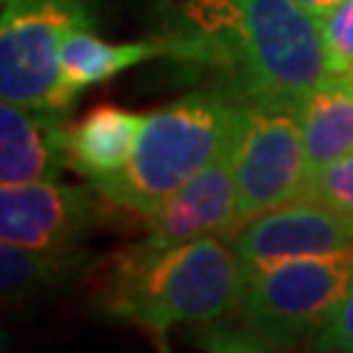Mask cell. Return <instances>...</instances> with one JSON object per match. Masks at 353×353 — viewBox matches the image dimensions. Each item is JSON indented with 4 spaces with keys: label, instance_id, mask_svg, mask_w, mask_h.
I'll return each instance as SVG.
<instances>
[{
    "label": "cell",
    "instance_id": "cell-1",
    "mask_svg": "<svg viewBox=\"0 0 353 353\" xmlns=\"http://www.w3.org/2000/svg\"><path fill=\"white\" fill-rule=\"evenodd\" d=\"M163 58L241 105L301 110L330 76L316 16L293 0H160Z\"/></svg>",
    "mask_w": 353,
    "mask_h": 353
},
{
    "label": "cell",
    "instance_id": "cell-2",
    "mask_svg": "<svg viewBox=\"0 0 353 353\" xmlns=\"http://www.w3.org/2000/svg\"><path fill=\"white\" fill-rule=\"evenodd\" d=\"M243 272L225 239L189 241L170 249L134 243L105 265L97 303L113 319L165 343L176 325H199L236 312Z\"/></svg>",
    "mask_w": 353,
    "mask_h": 353
},
{
    "label": "cell",
    "instance_id": "cell-3",
    "mask_svg": "<svg viewBox=\"0 0 353 353\" xmlns=\"http://www.w3.org/2000/svg\"><path fill=\"white\" fill-rule=\"evenodd\" d=\"M243 108L212 87L178 97L147 115L126 168L92 189L105 202L147 220L186 181L230 152Z\"/></svg>",
    "mask_w": 353,
    "mask_h": 353
},
{
    "label": "cell",
    "instance_id": "cell-4",
    "mask_svg": "<svg viewBox=\"0 0 353 353\" xmlns=\"http://www.w3.org/2000/svg\"><path fill=\"white\" fill-rule=\"evenodd\" d=\"M353 285V249L290 256L243 278L236 312L256 343L288 345L319 332Z\"/></svg>",
    "mask_w": 353,
    "mask_h": 353
},
{
    "label": "cell",
    "instance_id": "cell-5",
    "mask_svg": "<svg viewBox=\"0 0 353 353\" xmlns=\"http://www.w3.org/2000/svg\"><path fill=\"white\" fill-rule=\"evenodd\" d=\"M76 26H92L87 0H3V102H16L37 110H55L61 50L65 34Z\"/></svg>",
    "mask_w": 353,
    "mask_h": 353
},
{
    "label": "cell",
    "instance_id": "cell-6",
    "mask_svg": "<svg viewBox=\"0 0 353 353\" xmlns=\"http://www.w3.org/2000/svg\"><path fill=\"white\" fill-rule=\"evenodd\" d=\"M230 163L241 223L303 199L309 189V163L299 110L246 105L230 144Z\"/></svg>",
    "mask_w": 353,
    "mask_h": 353
},
{
    "label": "cell",
    "instance_id": "cell-7",
    "mask_svg": "<svg viewBox=\"0 0 353 353\" xmlns=\"http://www.w3.org/2000/svg\"><path fill=\"white\" fill-rule=\"evenodd\" d=\"M97 191L55 181L6 183L0 189V239L32 252L79 259L97 223Z\"/></svg>",
    "mask_w": 353,
    "mask_h": 353
},
{
    "label": "cell",
    "instance_id": "cell-8",
    "mask_svg": "<svg viewBox=\"0 0 353 353\" xmlns=\"http://www.w3.org/2000/svg\"><path fill=\"white\" fill-rule=\"evenodd\" d=\"M230 243L246 278L259 267L290 256L353 249V217L303 196L241 223Z\"/></svg>",
    "mask_w": 353,
    "mask_h": 353
},
{
    "label": "cell",
    "instance_id": "cell-9",
    "mask_svg": "<svg viewBox=\"0 0 353 353\" xmlns=\"http://www.w3.org/2000/svg\"><path fill=\"white\" fill-rule=\"evenodd\" d=\"M239 228V194L230 152H225L147 217V233L139 243L147 249H170L202 239L233 241Z\"/></svg>",
    "mask_w": 353,
    "mask_h": 353
},
{
    "label": "cell",
    "instance_id": "cell-10",
    "mask_svg": "<svg viewBox=\"0 0 353 353\" xmlns=\"http://www.w3.org/2000/svg\"><path fill=\"white\" fill-rule=\"evenodd\" d=\"M63 113L3 102L0 108V181H55L65 168Z\"/></svg>",
    "mask_w": 353,
    "mask_h": 353
},
{
    "label": "cell",
    "instance_id": "cell-11",
    "mask_svg": "<svg viewBox=\"0 0 353 353\" xmlns=\"http://www.w3.org/2000/svg\"><path fill=\"white\" fill-rule=\"evenodd\" d=\"M147 115L118 105H94L84 118L65 126V168L87 178L89 186L113 178L131 160Z\"/></svg>",
    "mask_w": 353,
    "mask_h": 353
},
{
    "label": "cell",
    "instance_id": "cell-12",
    "mask_svg": "<svg viewBox=\"0 0 353 353\" xmlns=\"http://www.w3.org/2000/svg\"><path fill=\"white\" fill-rule=\"evenodd\" d=\"M160 55H165V50L157 37L115 45L92 34L89 26H76L65 34L63 50H61V79L55 89V110L65 113L79 92L102 84L131 65H139Z\"/></svg>",
    "mask_w": 353,
    "mask_h": 353
},
{
    "label": "cell",
    "instance_id": "cell-13",
    "mask_svg": "<svg viewBox=\"0 0 353 353\" xmlns=\"http://www.w3.org/2000/svg\"><path fill=\"white\" fill-rule=\"evenodd\" d=\"M303 150L309 176L325 165L353 152V79L351 74H330L303 100L301 110Z\"/></svg>",
    "mask_w": 353,
    "mask_h": 353
},
{
    "label": "cell",
    "instance_id": "cell-14",
    "mask_svg": "<svg viewBox=\"0 0 353 353\" xmlns=\"http://www.w3.org/2000/svg\"><path fill=\"white\" fill-rule=\"evenodd\" d=\"M76 265V259H61L48 254L32 252L19 243H0V285L3 299L8 303H21L37 299L42 290L52 288L65 272Z\"/></svg>",
    "mask_w": 353,
    "mask_h": 353
},
{
    "label": "cell",
    "instance_id": "cell-15",
    "mask_svg": "<svg viewBox=\"0 0 353 353\" xmlns=\"http://www.w3.org/2000/svg\"><path fill=\"white\" fill-rule=\"evenodd\" d=\"M316 24L327 52L330 74L353 71V0H338L327 11L316 13Z\"/></svg>",
    "mask_w": 353,
    "mask_h": 353
},
{
    "label": "cell",
    "instance_id": "cell-16",
    "mask_svg": "<svg viewBox=\"0 0 353 353\" xmlns=\"http://www.w3.org/2000/svg\"><path fill=\"white\" fill-rule=\"evenodd\" d=\"M306 199H316L335 212L353 217V152L309 176Z\"/></svg>",
    "mask_w": 353,
    "mask_h": 353
},
{
    "label": "cell",
    "instance_id": "cell-17",
    "mask_svg": "<svg viewBox=\"0 0 353 353\" xmlns=\"http://www.w3.org/2000/svg\"><path fill=\"white\" fill-rule=\"evenodd\" d=\"M319 351H348L353 353V285L343 296L332 314L325 319L314 338Z\"/></svg>",
    "mask_w": 353,
    "mask_h": 353
},
{
    "label": "cell",
    "instance_id": "cell-18",
    "mask_svg": "<svg viewBox=\"0 0 353 353\" xmlns=\"http://www.w3.org/2000/svg\"><path fill=\"white\" fill-rule=\"evenodd\" d=\"M296 6H301L303 11H309V13H322V11H327L330 6H335L338 0H293Z\"/></svg>",
    "mask_w": 353,
    "mask_h": 353
},
{
    "label": "cell",
    "instance_id": "cell-19",
    "mask_svg": "<svg viewBox=\"0 0 353 353\" xmlns=\"http://www.w3.org/2000/svg\"><path fill=\"white\" fill-rule=\"evenodd\" d=\"M348 74H351V79H353V71H348Z\"/></svg>",
    "mask_w": 353,
    "mask_h": 353
}]
</instances>
